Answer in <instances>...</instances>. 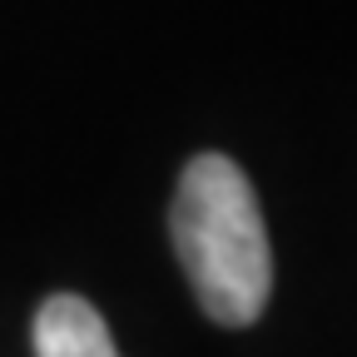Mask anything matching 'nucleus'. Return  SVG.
Returning a JSON list of instances; mask_svg holds the SVG:
<instances>
[{"mask_svg":"<svg viewBox=\"0 0 357 357\" xmlns=\"http://www.w3.org/2000/svg\"><path fill=\"white\" fill-rule=\"evenodd\" d=\"M169 234L208 318L223 328L258 323L273 288V253L253 184L229 154L189 159L174 194Z\"/></svg>","mask_w":357,"mask_h":357,"instance_id":"obj_1","label":"nucleus"},{"mask_svg":"<svg viewBox=\"0 0 357 357\" xmlns=\"http://www.w3.org/2000/svg\"><path fill=\"white\" fill-rule=\"evenodd\" d=\"M35 357H119V347L95 303L55 293L35 312Z\"/></svg>","mask_w":357,"mask_h":357,"instance_id":"obj_2","label":"nucleus"}]
</instances>
